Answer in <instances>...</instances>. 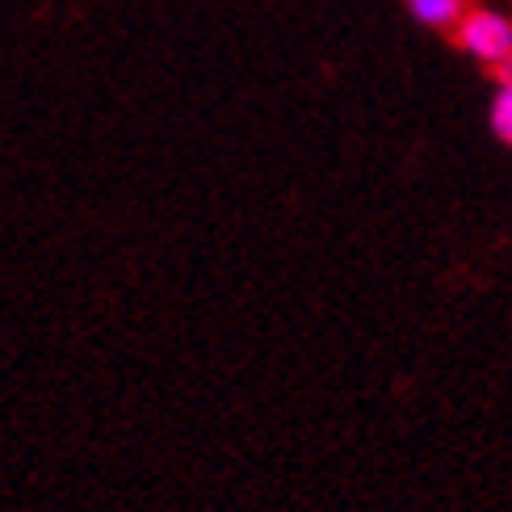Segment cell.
Segmentation results:
<instances>
[{
  "mask_svg": "<svg viewBox=\"0 0 512 512\" xmlns=\"http://www.w3.org/2000/svg\"><path fill=\"white\" fill-rule=\"evenodd\" d=\"M458 47L487 68H500L512 59V21L496 9H471L458 21Z\"/></svg>",
  "mask_w": 512,
  "mask_h": 512,
  "instance_id": "6da1fadb",
  "label": "cell"
},
{
  "mask_svg": "<svg viewBox=\"0 0 512 512\" xmlns=\"http://www.w3.org/2000/svg\"><path fill=\"white\" fill-rule=\"evenodd\" d=\"M403 5L429 30H458V21L466 17V0H403Z\"/></svg>",
  "mask_w": 512,
  "mask_h": 512,
  "instance_id": "7a4b0ae2",
  "label": "cell"
},
{
  "mask_svg": "<svg viewBox=\"0 0 512 512\" xmlns=\"http://www.w3.org/2000/svg\"><path fill=\"white\" fill-rule=\"evenodd\" d=\"M492 131L500 143L512 147V76H504L496 84V97H492Z\"/></svg>",
  "mask_w": 512,
  "mask_h": 512,
  "instance_id": "3957f363",
  "label": "cell"
}]
</instances>
